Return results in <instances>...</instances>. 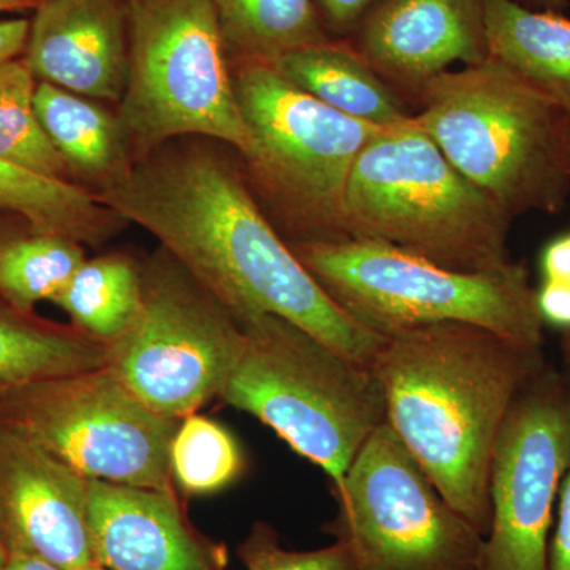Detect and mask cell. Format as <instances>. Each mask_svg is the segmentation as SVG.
I'll return each instance as SVG.
<instances>
[{
  "label": "cell",
  "mask_w": 570,
  "mask_h": 570,
  "mask_svg": "<svg viewBox=\"0 0 570 570\" xmlns=\"http://www.w3.org/2000/svg\"><path fill=\"white\" fill-rule=\"evenodd\" d=\"M96 195L151 234L239 325L284 317L352 362L373 365L384 336L355 321L307 272L258 205L230 146L175 138Z\"/></svg>",
  "instance_id": "obj_1"
},
{
  "label": "cell",
  "mask_w": 570,
  "mask_h": 570,
  "mask_svg": "<svg viewBox=\"0 0 570 570\" xmlns=\"http://www.w3.org/2000/svg\"><path fill=\"white\" fill-rule=\"evenodd\" d=\"M542 348L480 326L433 324L384 336L373 367L385 423L439 493L485 538L491 456Z\"/></svg>",
  "instance_id": "obj_2"
},
{
  "label": "cell",
  "mask_w": 570,
  "mask_h": 570,
  "mask_svg": "<svg viewBox=\"0 0 570 570\" xmlns=\"http://www.w3.org/2000/svg\"><path fill=\"white\" fill-rule=\"evenodd\" d=\"M417 92L420 129L512 219L564 209L570 112L493 59L444 71Z\"/></svg>",
  "instance_id": "obj_3"
},
{
  "label": "cell",
  "mask_w": 570,
  "mask_h": 570,
  "mask_svg": "<svg viewBox=\"0 0 570 570\" xmlns=\"http://www.w3.org/2000/svg\"><path fill=\"white\" fill-rule=\"evenodd\" d=\"M344 213L348 238L400 247L455 272H498L513 262L512 217L450 163L414 116L360 154Z\"/></svg>",
  "instance_id": "obj_4"
},
{
  "label": "cell",
  "mask_w": 570,
  "mask_h": 570,
  "mask_svg": "<svg viewBox=\"0 0 570 570\" xmlns=\"http://www.w3.org/2000/svg\"><path fill=\"white\" fill-rule=\"evenodd\" d=\"M253 146L239 156L258 205L285 242L347 239L344 200L363 149L387 127L351 118L265 62L232 66Z\"/></svg>",
  "instance_id": "obj_5"
},
{
  "label": "cell",
  "mask_w": 570,
  "mask_h": 570,
  "mask_svg": "<svg viewBox=\"0 0 570 570\" xmlns=\"http://www.w3.org/2000/svg\"><path fill=\"white\" fill-rule=\"evenodd\" d=\"M288 245L333 302L379 335L453 322L520 346H543L538 291L520 262L498 272L466 273L367 239Z\"/></svg>",
  "instance_id": "obj_6"
},
{
  "label": "cell",
  "mask_w": 570,
  "mask_h": 570,
  "mask_svg": "<svg viewBox=\"0 0 570 570\" xmlns=\"http://www.w3.org/2000/svg\"><path fill=\"white\" fill-rule=\"evenodd\" d=\"M245 347L220 401L247 412L337 487L385 423L373 367L358 365L287 318L242 324Z\"/></svg>",
  "instance_id": "obj_7"
},
{
  "label": "cell",
  "mask_w": 570,
  "mask_h": 570,
  "mask_svg": "<svg viewBox=\"0 0 570 570\" xmlns=\"http://www.w3.org/2000/svg\"><path fill=\"white\" fill-rule=\"evenodd\" d=\"M127 24L129 78L116 111L135 160L181 137L249 153L253 137L212 0H127Z\"/></svg>",
  "instance_id": "obj_8"
},
{
  "label": "cell",
  "mask_w": 570,
  "mask_h": 570,
  "mask_svg": "<svg viewBox=\"0 0 570 570\" xmlns=\"http://www.w3.org/2000/svg\"><path fill=\"white\" fill-rule=\"evenodd\" d=\"M245 347L239 322L159 246L141 262V303L108 344L112 373L164 417L181 420L223 396Z\"/></svg>",
  "instance_id": "obj_9"
},
{
  "label": "cell",
  "mask_w": 570,
  "mask_h": 570,
  "mask_svg": "<svg viewBox=\"0 0 570 570\" xmlns=\"http://www.w3.org/2000/svg\"><path fill=\"white\" fill-rule=\"evenodd\" d=\"M0 423L89 480L176 493L179 420L134 395L108 366L41 379L0 396Z\"/></svg>",
  "instance_id": "obj_10"
},
{
  "label": "cell",
  "mask_w": 570,
  "mask_h": 570,
  "mask_svg": "<svg viewBox=\"0 0 570 570\" xmlns=\"http://www.w3.org/2000/svg\"><path fill=\"white\" fill-rule=\"evenodd\" d=\"M333 493L330 531L356 570H479L485 538L439 493L387 423Z\"/></svg>",
  "instance_id": "obj_11"
},
{
  "label": "cell",
  "mask_w": 570,
  "mask_h": 570,
  "mask_svg": "<svg viewBox=\"0 0 570 570\" xmlns=\"http://www.w3.org/2000/svg\"><path fill=\"white\" fill-rule=\"evenodd\" d=\"M570 468V374L549 365L521 387L494 444L491 521L479 570H549L561 485Z\"/></svg>",
  "instance_id": "obj_12"
},
{
  "label": "cell",
  "mask_w": 570,
  "mask_h": 570,
  "mask_svg": "<svg viewBox=\"0 0 570 570\" xmlns=\"http://www.w3.org/2000/svg\"><path fill=\"white\" fill-rule=\"evenodd\" d=\"M89 489L91 480L0 423V527L9 550L63 570L96 566Z\"/></svg>",
  "instance_id": "obj_13"
},
{
  "label": "cell",
  "mask_w": 570,
  "mask_h": 570,
  "mask_svg": "<svg viewBox=\"0 0 570 570\" xmlns=\"http://www.w3.org/2000/svg\"><path fill=\"white\" fill-rule=\"evenodd\" d=\"M355 50L389 85L419 91L455 63L489 59L485 0H382L360 22Z\"/></svg>",
  "instance_id": "obj_14"
},
{
  "label": "cell",
  "mask_w": 570,
  "mask_h": 570,
  "mask_svg": "<svg viewBox=\"0 0 570 570\" xmlns=\"http://www.w3.org/2000/svg\"><path fill=\"white\" fill-rule=\"evenodd\" d=\"M22 58L39 81L118 105L129 78L127 0L41 2Z\"/></svg>",
  "instance_id": "obj_15"
},
{
  "label": "cell",
  "mask_w": 570,
  "mask_h": 570,
  "mask_svg": "<svg viewBox=\"0 0 570 570\" xmlns=\"http://www.w3.org/2000/svg\"><path fill=\"white\" fill-rule=\"evenodd\" d=\"M89 528L97 566L107 570H223L176 493L91 480Z\"/></svg>",
  "instance_id": "obj_16"
},
{
  "label": "cell",
  "mask_w": 570,
  "mask_h": 570,
  "mask_svg": "<svg viewBox=\"0 0 570 570\" xmlns=\"http://www.w3.org/2000/svg\"><path fill=\"white\" fill-rule=\"evenodd\" d=\"M36 108L78 186L99 194L132 170V146L118 111L43 81L37 86Z\"/></svg>",
  "instance_id": "obj_17"
},
{
  "label": "cell",
  "mask_w": 570,
  "mask_h": 570,
  "mask_svg": "<svg viewBox=\"0 0 570 570\" xmlns=\"http://www.w3.org/2000/svg\"><path fill=\"white\" fill-rule=\"evenodd\" d=\"M281 75L333 110L374 124L400 126L414 112L355 48L326 40L272 63Z\"/></svg>",
  "instance_id": "obj_18"
},
{
  "label": "cell",
  "mask_w": 570,
  "mask_h": 570,
  "mask_svg": "<svg viewBox=\"0 0 570 570\" xmlns=\"http://www.w3.org/2000/svg\"><path fill=\"white\" fill-rule=\"evenodd\" d=\"M489 59L570 112V18L517 0H485Z\"/></svg>",
  "instance_id": "obj_19"
},
{
  "label": "cell",
  "mask_w": 570,
  "mask_h": 570,
  "mask_svg": "<svg viewBox=\"0 0 570 570\" xmlns=\"http://www.w3.org/2000/svg\"><path fill=\"white\" fill-rule=\"evenodd\" d=\"M108 344L71 324L22 311L0 295V396L41 381L107 366Z\"/></svg>",
  "instance_id": "obj_20"
},
{
  "label": "cell",
  "mask_w": 570,
  "mask_h": 570,
  "mask_svg": "<svg viewBox=\"0 0 570 570\" xmlns=\"http://www.w3.org/2000/svg\"><path fill=\"white\" fill-rule=\"evenodd\" d=\"M0 212L21 217L32 234L99 247L129 225L96 194L0 159Z\"/></svg>",
  "instance_id": "obj_21"
},
{
  "label": "cell",
  "mask_w": 570,
  "mask_h": 570,
  "mask_svg": "<svg viewBox=\"0 0 570 570\" xmlns=\"http://www.w3.org/2000/svg\"><path fill=\"white\" fill-rule=\"evenodd\" d=\"M232 66L275 63L328 40L313 0H212Z\"/></svg>",
  "instance_id": "obj_22"
},
{
  "label": "cell",
  "mask_w": 570,
  "mask_h": 570,
  "mask_svg": "<svg viewBox=\"0 0 570 570\" xmlns=\"http://www.w3.org/2000/svg\"><path fill=\"white\" fill-rule=\"evenodd\" d=\"M140 303V262L110 253L86 258L55 305L70 317L71 325L110 344L132 324Z\"/></svg>",
  "instance_id": "obj_23"
},
{
  "label": "cell",
  "mask_w": 570,
  "mask_h": 570,
  "mask_svg": "<svg viewBox=\"0 0 570 570\" xmlns=\"http://www.w3.org/2000/svg\"><path fill=\"white\" fill-rule=\"evenodd\" d=\"M85 261V246L62 236H18L0 247V295L22 311H36L66 292Z\"/></svg>",
  "instance_id": "obj_24"
},
{
  "label": "cell",
  "mask_w": 570,
  "mask_h": 570,
  "mask_svg": "<svg viewBox=\"0 0 570 570\" xmlns=\"http://www.w3.org/2000/svg\"><path fill=\"white\" fill-rule=\"evenodd\" d=\"M39 80L24 58L0 66V159L47 178L75 183L36 108Z\"/></svg>",
  "instance_id": "obj_25"
},
{
  "label": "cell",
  "mask_w": 570,
  "mask_h": 570,
  "mask_svg": "<svg viewBox=\"0 0 570 570\" xmlns=\"http://www.w3.org/2000/svg\"><path fill=\"white\" fill-rule=\"evenodd\" d=\"M245 469V453L227 428L198 412L179 420L171 439L170 471L184 494L219 493L242 478Z\"/></svg>",
  "instance_id": "obj_26"
},
{
  "label": "cell",
  "mask_w": 570,
  "mask_h": 570,
  "mask_svg": "<svg viewBox=\"0 0 570 570\" xmlns=\"http://www.w3.org/2000/svg\"><path fill=\"white\" fill-rule=\"evenodd\" d=\"M238 557L245 570H356L351 551L340 540L321 550H287L265 521H257L239 543Z\"/></svg>",
  "instance_id": "obj_27"
},
{
  "label": "cell",
  "mask_w": 570,
  "mask_h": 570,
  "mask_svg": "<svg viewBox=\"0 0 570 570\" xmlns=\"http://www.w3.org/2000/svg\"><path fill=\"white\" fill-rule=\"evenodd\" d=\"M549 570H570V468L562 482L557 512H554Z\"/></svg>",
  "instance_id": "obj_28"
},
{
  "label": "cell",
  "mask_w": 570,
  "mask_h": 570,
  "mask_svg": "<svg viewBox=\"0 0 570 570\" xmlns=\"http://www.w3.org/2000/svg\"><path fill=\"white\" fill-rule=\"evenodd\" d=\"M382 0H313L322 24L337 33L348 32L365 20Z\"/></svg>",
  "instance_id": "obj_29"
},
{
  "label": "cell",
  "mask_w": 570,
  "mask_h": 570,
  "mask_svg": "<svg viewBox=\"0 0 570 570\" xmlns=\"http://www.w3.org/2000/svg\"><path fill=\"white\" fill-rule=\"evenodd\" d=\"M538 307L543 324L570 330V284L543 281L538 291Z\"/></svg>",
  "instance_id": "obj_30"
},
{
  "label": "cell",
  "mask_w": 570,
  "mask_h": 570,
  "mask_svg": "<svg viewBox=\"0 0 570 570\" xmlns=\"http://www.w3.org/2000/svg\"><path fill=\"white\" fill-rule=\"evenodd\" d=\"M540 266L543 281L570 284V234L558 236L546 246Z\"/></svg>",
  "instance_id": "obj_31"
},
{
  "label": "cell",
  "mask_w": 570,
  "mask_h": 570,
  "mask_svg": "<svg viewBox=\"0 0 570 570\" xmlns=\"http://www.w3.org/2000/svg\"><path fill=\"white\" fill-rule=\"evenodd\" d=\"M31 21L22 18L0 21V66L24 56Z\"/></svg>",
  "instance_id": "obj_32"
},
{
  "label": "cell",
  "mask_w": 570,
  "mask_h": 570,
  "mask_svg": "<svg viewBox=\"0 0 570 570\" xmlns=\"http://www.w3.org/2000/svg\"><path fill=\"white\" fill-rule=\"evenodd\" d=\"M3 570H63L51 562L41 560L36 554L28 553L18 549L9 550V558H7L6 568Z\"/></svg>",
  "instance_id": "obj_33"
},
{
  "label": "cell",
  "mask_w": 570,
  "mask_h": 570,
  "mask_svg": "<svg viewBox=\"0 0 570 570\" xmlns=\"http://www.w3.org/2000/svg\"><path fill=\"white\" fill-rule=\"evenodd\" d=\"M29 225L21 217L13 214L0 212V247L7 245L11 239L26 234H31Z\"/></svg>",
  "instance_id": "obj_34"
},
{
  "label": "cell",
  "mask_w": 570,
  "mask_h": 570,
  "mask_svg": "<svg viewBox=\"0 0 570 570\" xmlns=\"http://www.w3.org/2000/svg\"><path fill=\"white\" fill-rule=\"evenodd\" d=\"M517 2L528 9L561 13V10L569 6L570 0H517Z\"/></svg>",
  "instance_id": "obj_35"
},
{
  "label": "cell",
  "mask_w": 570,
  "mask_h": 570,
  "mask_svg": "<svg viewBox=\"0 0 570 570\" xmlns=\"http://www.w3.org/2000/svg\"><path fill=\"white\" fill-rule=\"evenodd\" d=\"M29 9H37V3L33 0H0V13Z\"/></svg>",
  "instance_id": "obj_36"
},
{
  "label": "cell",
  "mask_w": 570,
  "mask_h": 570,
  "mask_svg": "<svg viewBox=\"0 0 570 570\" xmlns=\"http://www.w3.org/2000/svg\"><path fill=\"white\" fill-rule=\"evenodd\" d=\"M7 558H9V546H7L6 534L0 527V570L6 568Z\"/></svg>",
  "instance_id": "obj_37"
},
{
  "label": "cell",
  "mask_w": 570,
  "mask_h": 570,
  "mask_svg": "<svg viewBox=\"0 0 570 570\" xmlns=\"http://www.w3.org/2000/svg\"><path fill=\"white\" fill-rule=\"evenodd\" d=\"M561 348L562 355H564L566 363H568L570 370V330L562 332Z\"/></svg>",
  "instance_id": "obj_38"
},
{
  "label": "cell",
  "mask_w": 570,
  "mask_h": 570,
  "mask_svg": "<svg viewBox=\"0 0 570 570\" xmlns=\"http://www.w3.org/2000/svg\"><path fill=\"white\" fill-rule=\"evenodd\" d=\"M88 570H107V569H104L102 566H92L91 569H88Z\"/></svg>",
  "instance_id": "obj_39"
},
{
  "label": "cell",
  "mask_w": 570,
  "mask_h": 570,
  "mask_svg": "<svg viewBox=\"0 0 570 570\" xmlns=\"http://www.w3.org/2000/svg\"><path fill=\"white\" fill-rule=\"evenodd\" d=\"M33 2H36L37 7H39L41 2H47V0H33Z\"/></svg>",
  "instance_id": "obj_40"
},
{
  "label": "cell",
  "mask_w": 570,
  "mask_h": 570,
  "mask_svg": "<svg viewBox=\"0 0 570 570\" xmlns=\"http://www.w3.org/2000/svg\"><path fill=\"white\" fill-rule=\"evenodd\" d=\"M569 140H570V135H569Z\"/></svg>",
  "instance_id": "obj_41"
}]
</instances>
